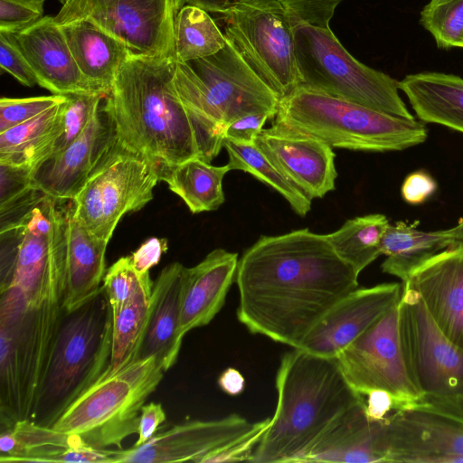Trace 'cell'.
<instances>
[{
  "instance_id": "cell-1",
  "label": "cell",
  "mask_w": 463,
  "mask_h": 463,
  "mask_svg": "<svg viewBox=\"0 0 463 463\" xmlns=\"http://www.w3.org/2000/svg\"><path fill=\"white\" fill-rule=\"evenodd\" d=\"M359 274L326 234L298 229L262 235L238 261V320L251 333L299 348L340 299L359 288Z\"/></svg>"
},
{
  "instance_id": "cell-2",
  "label": "cell",
  "mask_w": 463,
  "mask_h": 463,
  "mask_svg": "<svg viewBox=\"0 0 463 463\" xmlns=\"http://www.w3.org/2000/svg\"><path fill=\"white\" fill-rule=\"evenodd\" d=\"M176 60L130 55L102 109L112 141L156 165L200 158L190 118L174 85Z\"/></svg>"
},
{
  "instance_id": "cell-3",
  "label": "cell",
  "mask_w": 463,
  "mask_h": 463,
  "mask_svg": "<svg viewBox=\"0 0 463 463\" xmlns=\"http://www.w3.org/2000/svg\"><path fill=\"white\" fill-rule=\"evenodd\" d=\"M275 387L274 414L250 462L299 463L344 412L363 401L335 357L300 348L282 356Z\"/></svg>"
},
{
  "instance_id": "cell-4",
  "label": "cell",
  "mask_w": 463,
  "mask_h": 463,
  "mask_svg": "<svg viewBox=\"0 0 463 463\" xmlns=\"http://www.w3.org/2000/svg\"><path fill=\"white\" fill-rule=\"evenodd\" d=\"M273 128L313 137L332 147L365 152L401 151L423 143L422 122L298 87L280 99Z\"/></svg>"
},
{
  "instance_id": "cell-5",
  "label": "cell",
  "mask_w": 463,
  "mask_h": 463,
  "mask_svg": "<svg viewBox=\"0 0 463 463\" xmlns=\"http://www.w3.org/2000/svg\"><path fill=\"white\" fill-rule=\"evenodd\" d=\"M341 0H246L221 14L223 33L282 99L298 87L294 37L303 24L330 26Z\"/></svg>"
},
{
  "instance_id": "cell-6",
  "label": "cell",
  "mask_w": 463,
  "mask_h": 463,
  "mask_svg": "<svg viewBox=\"0 0 463 463\" xmlns=\"http://www.w3.org/2000/svg\"><path fill=\"white\" fill-rule=\"evenodd\" d=\"M64 313L63 304L32 303L16 287L0 291L1 429L31 420Z\"/></svg>"
},
{
  "instance_id": "cell-7",
  "label": "cell",
  "mask_w": 463,
  "mask_h": 463,
  "mask_svg": "<svg viewBox=\"0 0 463 463\" xmlns=\"http://www.w3.org/2000/svg\"><path fill=\"white\" fill-rule=\"evenodd\" d=\"M112 326L103 286L79 307L65 310L31 420L52 427L104 374L110 364Z\"/></svg>"
},
{
  "instance_id": "cell-8",
  "label": "cell",
  "mask_w": 463,
  "mask_h": 463,
  "mask_svg": "<svg viewBox=\"0 0 463 463\" xmlns=\"http://www.w3.org/2000/svg\"><path fill=\"white\" fill-rule=\"evenodd\" d=\"M165 372L156 356L107 370L52 427L95 448L121 449L124 439L138 433L141 408Z\"/></svg>"
},
{
  "instance_id": "cell-9",
  "label": "cell",
  "mask_w": 463,
  "mask_h": 463,
  "mask_svg": "<svg viewBox=\"0 0 463 463\" xmlns=\"http://www.w3.org/2000/svg\"><path fill=\"white\" fill-rule=\"evenodd\" d=\"M298 87L413 119L399 94L398 81L356 60L330 26L303 24L294 37Z\"/></svg>"
},
{
  "instance_id": "cell-10",
  "label": "cell",
  "mask_w": 463,
  "mask_h": 463,
  "mask_svg": "<svg viewBox=\"0 0 463 463\" xmlns=\"http://www.w3.org/2000/svg\"><path fill=\"white\" fill-rule=\"evenodd\" d=\"M159 166L117 144L110 137L82 189L73 199L74 216L94 236L109 241L120 219L154 197Z\"/></svg>"
},
{
  "instance_id": "cell-11",
  "label": "cell",
  "mask_w": 463,
  "mask_h": 463,
  "mask_svg": "<svg viewBox=\"0 0 463 463\" xmlns=\"http://www.w3.org/2000/svg\"><path fill=\"white\" fill-rule=\"evenodd\" d=\"M398 325L409 375L429 401L463 407V348L436 325L420 294L402 284Z\"/></svg>"
},
{
  "instance_id": "cell-12",
  "label": "cell",
  "mask_w": 463,
  "mask_h": 463,
  "mask_svg": "<svg viewBox=\"0 0 463 463\" xmlns=\"http://www.w3.org/2000/svg\"><path fill=\"white\" fill-rule=\"evenodd\" d=\"M59 26L86 20L121 42L131 55L175 57V20L186 0H61Z\"/></svg>"
},
{
  "instance_id": "cell-13",
  "label": "cell",
  "mask_w": 463,
  "mask_h": 463,
  "mask_svg": "<svg viewBox=\"0 0 463 463\" xmlns=\"http://www.w3.org/2000/svg\"><path fill=\"white\" fill-rule=\"evenodd\" d=\"M397 305L344 348L335 358L348 383L360 395L383 390L407 407H411L426 398L413 384L405 365Z\"/></svg>"
},
{
  "instance_id": "cell-14",
  "label": "cell",
  "mask_w": 463,
  "mask_h": 463,
  "mask_svg": "<svg viewBox=\"0 0 463 463\" xmlns=\"http://www.w3.org/2000/svg\"><path fill=\"white\" fill-rule=\"evenodd\" d=\"M385 423L386 462L463 463V407L425 399Z\"/></svg>"
},
{
  "instance_id": "cell-15",
  "label": "cell",
  "mask_w": 463,
  "mask_h": 463,
  "mask_svg": "<svg viewBox=\"0 0 463 463\" xmlns=\"http://www.w3.org/2000/svg\"><path fill=\"white\" fill-rule=\"evenodd\" d=\"M186 63L222 112L226 124L249 113L264 112L275 118L279 97L229 41L215 54Z\"/></svg>"
},
{
  "instance_id": "cell-16",
  "label": "cell",
  "mask_w": 463,
  "mask_h": 463,
  "mask_svg": "<svg viewBox=\"0 0 463 463\" xmlns=\"http://www.w3.org/2000/svg\"><path fill=\"white\" fill-rule=\"evenodd\" d=\"M254 424L237 413L218 420L184 421L157 431L142 445L121 449L118 463H204L247 434Z\"/></svg>"
},
{
  "instance_id": "cell-17",
  "label": "cell",
  "mask_w": 463,
  "mask_h": 463,
  "mask_svg": "<svg viewBox=\"0 0 463 463\" xmlns=\"http://www.w3.org/2000/svg\"><path fill=\"white\" fill-rule=\"evenodd\" d=\"M402 290V282L357 288L323 316L299 348L317 355L335 357L399 302Z\"/></svg>"
},
{
  "instance_id": "cell-18",
  "label": "cell",
  "mask_w": 463,
  "mask_h": 463,
  "mask_svg": "<svg viewBox=\"0 0 463 463\" xmlns=\"http://www.w3.org/2000/svg\"><path fill=\"white\" fill-rule=\"evenodd\" d=\"M254 143L310 200L322 198L335 189V155L324 141L271 127L261 129Z\"/></svg>"
},
{
  "instance_id": "cell-19",
  "label": "cell",
  "mask_w": 463,
  "mask_h": 463,
  "mask_svg": "<svg viewBox=\"0 0 463 463\" xmlns=\"http://www.w3.org/2000/svg\"><path fill=\"white\" fill-rule=\"evenodd\" d=\"M402 283L420 294L438 327L463 348V240L424 260Z\"/></svg>"
},
{
  "instance_id": "cell-20",
  "label": "cell",
  "mask_w": 463,
  "mask_h": 463,
  "mask_svg": "<svg viewBox=\"0 0 463 463\" xmlns=\"http://www.w3.org/2000/svg\"><path fill=\"white\" fill-rule=\"evenodd\" d=\"M13 35L41 87L59 95L106 97L80 72L54 17L43 16Z\"/></svg>"
},
{
  "instance_id": "cell-21",
  "label": "cell",
  "mask_w": 463,
  "mask_h": 463,
  "mask_svg": "<svg viewBox=\"0 0 463 463\" xmlns=\"http://www.w3.org/2000/svg\"><path fill=\"white\" fill-rule=\"evenodd\" d=\"M110 137L109 123L99 105L72 143L33 167L34 187L58 199L73 200L108 146Z\"/></svg>"
},
{
  "instance_id": "cell-22",
  "label": "cell",
  "mask_w": 463,
  "mask_h": 463,
  "mask_svg": "<svg viewBox=\"0 0 463 463\" xmlns=\"http://www.w3.org/2000/svg\"><path fill=\"white\" fill-rule=\"evenodd\" d=\"M238 253L215 249L197 265L184 268L181 340L191 330L208 325L222 308L229 289L236 278Z\"/></svg>"
},
{
  "instance_id": "cell-23",
  "label": "cell",
  "mask_w": 463,
  "mask_h": 463,
  "mask_svg": "<svg viewBox=\"0 0 463 463\" xmlns=\"http://www.w3.org/2000/svg\"><path fill=\"white\" fill-rule=\"evenodd\" d=\"M184 266H165L153 283L147 322L138 359L156 356L165 371L176 362L183 340L178 328L181 317L182 279Z\"/></svg>"
},
{
  "instance_id": "cell-24",
  "label": "cell",
  "mask_w": 463,
  "mask_h": 463,
  "mask_svg": "<svg viewBox=\"0 0 463 463\" xmlns=\"http://www.w3.org/2000/svg\"><path fill=\"white\" fill-rule=\"evenodd\" d=\"M74 203L69 214L64 308L79 307L101 288L105 275L107 241L90 233L74 216Z\"/></svg>"
},
{
  "instance_id": "cell-25",
  "label": "cell",
  "mask_w": 463,
  "mask_h": 463,
  "mask_svg": "<svg viewBox=\"0 0 463 463\" xmlns=\"http://www.w3.org/2000/svg\"><path fill=\"white\" fill-rule=\"evenodd\" d=\"M60 27L82 75L107 96L121 66L131 55L128 48L86 20Z\"/></svg>"
},
{
  "instance_id": "cell-26",
  "label": "cell",
  "mask_w": 463,
  "mask_h": 463,
  "mask_svg": "<svg viewBox=\"0 0 463 463\" xmlns=\"http://www.w3.org/2000/svg\"><path fill=\"white\" fill-rule=\"evenodd\" d=\"M418 118L463 133V78L423 71L398 81Z\"/></svg>"
},
{
  "instance_id": "cell-27",
  "label": "cell",
  "mask_w": 463,
  "mask_h": 463,
  "mask_svg": "<svg viewBox=\"0 0 463 463\" xmlns=\"http://www.w3.org/2000/svg\"><path fill=\"white\" fill-rule=\"evenodd\" d=\"M174 85L194 127L200 159L211 163L223 147L226 121L186 62L176 61Z\"/></svg>"
},
{
  "instance_id": "cell-28",
  "label": "cell",
  "mask_w": 463,
  "mask_h": 463,
  "mask_svg": "<svg viewBox=\"0 0 463 463\" xmlns=\"http://www.w3.org/2000/svg\"><path fill=\"white\" fill-rule=\"evenodd\" d=\"M418 223H390L382 239L381 251L386 259L381 269L402 282L418 265L457 241L446 230L424 232L417 227Z\"/></svg>"
},
{
  "instance_id": "cell-29",
  "label": "cell",
  "mask_w": 463,
  "mask_h": 463,
  "mask_svg": "<svg viewBox=\"0 0 463 463\" xmlns=\"http://www.w3.org/2000/svg\"><path fill=\"white\" fill-rule=\"evenodd\" d=\"M84 442L78 436L31 420H19L1 429L0 461L61 462L65 452Z\"/></svg>"
},
{
  "instance_id": "cell-30",
  "label": "cell",
  "mask_w": 463,
  "mask_h": 463,
  "mask_svg": "<svg viewBox=\"0 0 463 463\" xmlns=\"http://www.w3.org/2000/svg\"><path fill=\"white\" fill-rule=\"evenodd\" d=\"M227 165L214 166L200 158L159 167L160 180L177 194L192 213L214 211L224 202L222 180Z\"/></svg>"
},
{
  "instance_id": "cell-31",
  "label": "cell",
  "mask_w": 463,
  "mask_h": 463,
  "mask_svg": "<svg viewBox=\"0 0 463 463\" xmlns=\"http://www.w3.org/2000/svg\"><path fill=\"white\" fill-rule=\"evenodd\" d=\"M61 104L1 132L0 163L33 168L45 160L61 131Z\"/></svg>"
},
{
  "instance_id": "cell-32",
  "label": "cell",
  "mask_w": 463,
  "mask_h": 463,
  "mask_svg": "<svg viewBox=\"0 0 463 463\" xmlns=\"http://www.w3.org/2000/svg\"><path fill=\"white\" fill-rule=\"evenodd\" d=\"M389 224L385 215L372 213L349 219L326 236L337 255L360 274L382 255L381 242Z\"/></svg>"
},
{
  "instance_id": "cell-33",
  "label": "cell",
  "mask_w": 463,
  "mask_h": 463,
  "mask_svg": "<svg viewBox=\"0 0 463 463\" xmlns=\"http://www.w3.org/2000/svg\"><path fill=\"white\" fill-rule=\"evenodd\" d=\"M153 283L150 275H147L128 302L117 315L112 316V348L108 369L110 373L138 359L148 317Z\"/></svg>"
},
{
  "instance_id": "cell-34",
  "label": "cell",
  "mask_w": 463,
  "mask_h": 463,
  "mask_svg": "<svg viewBox=\"0 0 463 463\" xmlns=\"http://www.w3.org/2000/svg\"><path fill=\"white\" fill-rule=\"evenodd\" d=\"M223 147L231 170L248 173L275 189L297 214L306 216L308 213L312 200L279 172L255 143L242 144L224 138Z\"/></svg>"
},
{
  "instance_id": "cell-35",
  "label": "cell",
  "mask_w": 463,
  "mask_h": 463,
  "mask_svg": "<svg viewBox=\"0 0 463 463\" xmlns=\"http://www.w3.org/2000/svg\"><path fill=\"white\" fill-rule=\"evenodd\" d=\"M175 36L178 62L213 55L228 42L207 11L188 4L176 16Z\"/></svg>"
},
{
  "instance_id": "cell-36",
  "label": "cell",
  "mask_w": 463,
  "mask_h": 463,
  "mask_svg": "<svg viewBox=\"0 0 463 463\" xmlns=\"http://www.w3.org/2000/svg\"><path fill=\"white\" fill-rule=\"evenodd\" d=\"M420 14V24L432 35L438 48L460 47L463 0H430Z\"/></svg>"
},
{
  "instance_id": "cell-37",
  "label": "cell",
  "mask_w": 463,
  "mask_h": 463,
  "mask_svg": "<svg viewBox=\"0 0 463 463\" xmlns=\"http://www.w3.org/2000/svg\"><path fill=\"white\" fill-rule=\"evenodd\" d=\"M66 96L61 104V131L50 148L49 156L68 146L82 133L94 110L105 98L89 94Z\"/></svg>"
},
{
  "instance_id": "cell-38",
  "label": "cell",
  "mask_w": 463,
  "mask_h": 463,
  "mask_svg": "<svg viewBox=\"0 0 463 463\" xmlns=\"http://www.w3.org/2000/svg\"><path fill=\"white\" fill-rule=\"evenodd\" d=\"M149 272L139 273L133 265L131 256L114 262L106 271L102 286L112 310L117 315L133 297Z\"/></svg>"
},
{
  "instance_id": "cell-39",
  "label": "cell",
  "mask_w": 463,
  "mask_h": 463,
  "mask_svg": "<svg viewBox=\"0 0 463 463\" xmlns=\"http://www.w3.org/2000/svg\"><path fill=\"white\" fill-rule=\"evenodd\" d=\"M66 95L52 94L22 99H0V133L24 123L63 102Z\"/></svg>"
},
{
  "instance_id": "cell-40",
  "label": "cell",
  "mask_w": 463,
  "mask_h": 463,
  "mask_svg": "<svg viewBox=\"0 0 463 463\" xmlns=\"http://www.w3.org/2000/svg\"><path fill=\"white\" fill-rule=\"evenodd\" d=\"M45 0H0V31L15 33L43 17Z\"/></svg>"
},
{
  "instance_id": "cell-41",
  "label": "cell",
  "mask_w": 463,
  "mask_h": 463,
  "mask_svg": "<svg viewBox=\"0 0 463 463\" xmlns=\"http://www.w3.org/2000/svg\"><path fill=\"white\" fill-rule=\"evenodd\" d=\"M33 167L0 163V211L6 209L35 189Z\"/></svg>"
},
{
  "instance_id": "cell-42",
  "label": "cell",
  "mask_w": 463,
  "mask_h": 463,
  "mask_svg": "<svg viewBox=\"0 0 463 463\" xmlns=\"http://www.w3.org/2000/svg\"><path fill=\"white\" fill-rule=\"evenodd\" d=\"M0 66L26 87L37 84V79L18 47L13 33L0 31Z\"/></svg>"
},
{
  "instance_id": "cell-43",
  "label": "cell",
  "mask_w": 463,
  "mask_h": 463,
  "mask_svg": "<svg viewBox=\"0 0 463 463\" xmlns=\"http://www.w3.org/2000/svg\"><path fill=\"white\" fill-rule=\"evenodd\" d=\"M269 421V418L256 421L247 434L210 456L204 463L250 461Z\"/></svg>"
},
{
  "instance_id": "cell-44",
  "label": "cell",
  "mask_w": 463,
  "mask_h": 463,
  "mask_svg": "<svg viewBox=\"0 0 463 463\" xmlns=\"http://www.w3.org/2000/svg\"><path fill=\"white\" fill-rule=\"evenodd\" d=\"M273 116L269 113H249L228 122L224 129V138L242 144H252L263 126Z\"/></svg>"
},
{
  "instance_id": "cell-45",
  "label": "cell",
  "mask_w": 463,
  "mask_h": 463,
  "mask_svg": "<svg viewBox=\"0 0 463 463\" xmlns=\"http://www.w3.org/2000/svg\"><path fill=\"white\" fill-rule=\"evenodd\" d=\"M438 187L433 176L426 170H416L408 175L402 182L401 194L409 204L418 205L432 196Z\"/></svg>"
},
{
  "instance_id": "cell-46",
  "label": "cell",
  "mask_w": 463,
  "mask_h": 463,
  "mask_svg": "<svg viewBox=\"0 0 463 463\" xmlns=\"http://www.w3.org/2000/svg\"><path fill=\"white\" fill-rule=\"evenodd\" d=\"M366 416L373 420H383L396 411L409 408L390 392L374 390L363 396Z\"/></svg>"
},
{
  "instance_id": "cell-47",
  "label": "cell",
  "mask_w": 463,
  "mask_h": 463,
  "mask_svg": "<svg viewBox=\"0 0 463 463\" xmlns=\"http://www.w3.org/2000/svg\"><path fill=\"white\" fill-rule=\"evenodd\" d=\"M166 250L167 241L165 239H148L132 253L134 268L139 273L149 272V269L159 262L162 254Z\"/></svg>"
},
{
  "instance_id": "cell-48",
  "label": "cell",
  "mask_w": 463,
  "mask_h": 463,
  "mask_svg": "<svg viewBox=\"0 0 463 463\" xmlns=\"http://www.w3.org/2000/svg\"><path fill=\"white\" fill-rule=\"evenodd\" d=\"M165 419L166 415L161 403L144 404L140 411L138 439L134 445H142L150 439L158 431L159 426Z\"/></svg>"
},
{
  "instance_id": "cell-49",
  "label": "cell",
  "mask_w": 463,
  "mask_h": 463,
  "mask_svg": "<svg viewBox=\"0 0 463 463\" xmlns=\"http://www.w3.org/2000/svg\"><path fill=\"white\" fill-rule=\"evenodd\" d=\"M220 389L232 396L241 393L245 388V379L237 369L226 368L218 378Z\"/></svg>"
},
{
  "instance_id": "cell-50",
  "label": "cell",
  "mask_w": 463,
  "mask_h": 463,
  "mask_svg": "<svg viewBox=\"0 0 463 463\" xmlns=\"http://www.w3.org/2000/svg\"><path fill=\"white\" fill-rule=\"evenodd\" d=\"M246 0H186L188 5L200 7L208 13L223 14Z\"/></svg>"
},
{
  "instance_id": "cell-51",
  "label": "cell",
  "mask_w": 463,
  "mask_h": 463,
  "mask_svg": "<svg viewBox=\"0 0 463 463\" xmlns=\"http://www.w3.org/2000/svg\"><path fill=\"white\" fill-rule=\"evenodd\" d=\"M448 235L454 240H463V220L449 229H447Z\"/></svg>"
},
{
  "instance_id": "cell-52",
  "label": "cell",
  "mask_w": 463,
  "mask_h": 463,
  "mask_svg": "<svg viewBox=\"0 0 463 463\" xmlns=\"http://www.w3.org/2000/svg\"><path fill=\"white\" fill-rule=\"evenodd\" d=\"M460 47L463 48V36H462V40H461V43H460Z\"/></svg>"
}]
</instances>
